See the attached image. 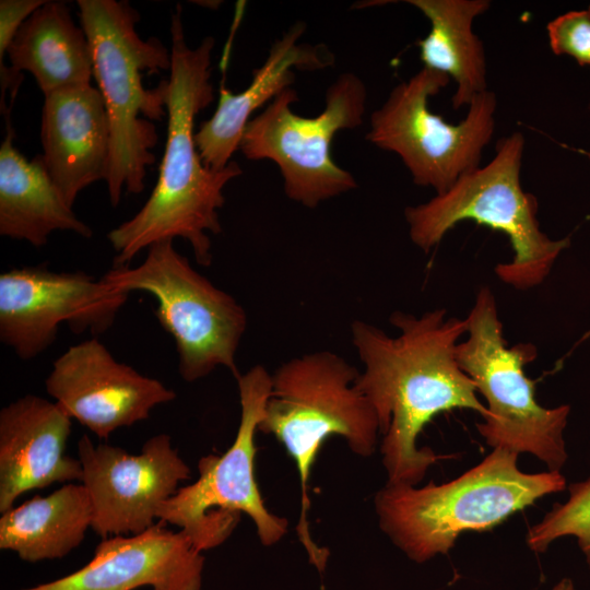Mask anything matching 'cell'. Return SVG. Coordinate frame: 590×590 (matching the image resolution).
<instances>
[{
	"label": "cell",
	"instance_id": "obj_1",
	"mask_svg": "<svg viewBox=\"0 0 590 590\" xmlns=\"http://www.w3.org/2000/svg\"><path fill=\"white\" fill-rule=\"evenodd\" d=\"M389 321L398 335L352 322V342L364 364L355 385L378 417L387 483L415 486L438 459L429 448H417L424 426L441 412L468 409L485 417L487 409L457 359L465 318L434 309L420 317L394 311Z\"/></svg>",
	"mask_w": 590,
	"mask_h": 590
},
{
	"label": "cell",
	"instance_id": "obj_2",
	"mask_svg": "<svg viewBox=\"0 0 590 590\" xmlns=\"http://www.w3.org/2000/svg\"><path fill=\"white\" fill-rule=\"evenodd\" d=\"M170 42L167 137L158 178L143 206L107 234L115 266H128L144 248L177 237L191 245L199 264L210 266L209 234L222 231L223 190L243 173L234 161L220 170L206 167L194 142L196 116L214 101L210 78L215 39L205 37L190 47L178 4L172 14Z\"/></svg>",
	"mask_w": 590,
	"mask_h": 590
},
{
	"label": "cell",
	"instance_id": "obj_3",
	"mask_svg": "<svg viewBox=\"0 0 590 590\" xmlns=\"http://www.w3.org/2000/svg\"><path fill=\"white\" fill-rule=\"evenodd\" d=\"M76 4L109 122L105 181L109 201L117 206L123 189L133 194L143 191L146 168L155 162L152 149L158 135L153 121L167 115L168 80L145 88L142 72L169 70L170 50L155 37L139 36L135 25L140 15L128 1L78 0Z\"/></svg>",
	"mask_w": 590,
	"mask_h": 590
},
{
	"label": "cell",
	"instance_id": "obj_4",
	"mask_svg": "<svg viewBox=\"0 0 590 590\" xmlns=\"http://www.w3.org/2000/svg\"><path fill=\"white\" fill-rule=\"evenodd\" d=\"M518 455L494 448L477 465L440 485L387 483L374 498L381 530L411 560L424 563L447 554L462 532L489 530L565 489L559 471L524 473Z\"/></svg>",
	"mask_w": 590,
	"mask_h": 590
},
{
	"label": "cell",
	"instance_id": "obj_5",
	"mask_svg": "<svg viewBox=\"0 0 590 590\" xmlns=\"http://www.w3.org/2000/svg\"><path fill=\"white\" fill-rule=\"evenodd\" d=\"M358 370L340 355L319 351L283 363L272 375L258 432L272 435L295 462L300 481V514L296 527L310 564L323 573L329 550L312 539L307 519V493L317 455L331 436L342 437L353 453H374L380 427L376 412L355 381Z\"/></svg>",
	"mask_w": 590,
	"mask_h": 590
},
{
	"label": "cell",
	"instance_id": "obj_6",
	"mask_svg": "<svg viewBox=\"0 0 590 590\" xmlns=\"http://www.w3.org/2000/svg\"><path fill=\"white\" fill-rule=\"evenodd\" d=\"M523 150L520 132L504 137L488 164L463 174L427 202L408 206L412 243L428 252L459 222L471 220L508 237L514 257L495 268L503 282L518 290L540 285L570 239H552L541 231L538 201L520 182Z\"/></svg>",
	"mask_w": 590,
	"mask_h": 590
},
{
	"label": "cell",
	"instance_id": "obj_7",
	"mask_svg": "<svg viewBox=\"0 0 590 590\" xmlns=\"http://www.w3.org/2000/svg\"><path fill=\"white\" fill-rule=\"evenodd\" d=\"M465 320L457 359L487 402L479 433L493 449L529 452L550 471H559L567 460L563 433L570 406L548 409L538 402L534 382L524 371L538 355L535 346L508 345L495 297L486 286L476 294Z\"/></svg>",
	"mask_w": 590,
	"mask_h": 590
},
{
	"label": "cell",
	"instance_id": "obj_8",
	"mask_svg": "<svg viewBox=\"0 0 590 590\" xmlns=\"http://www.w3.org/2000/svg\"><path fill=\"white\" fill-rule=\"evenodd\" d=\"M130 294L142 291L156 298L154 315L175 341L178 371L187 382L227 368L237 379L236 352L247 327L240 304L192 268L174 247L161 240L148 248L139 266H114L102 278Z\"/></svg>",
	"mask_w": 590,
	"mask_h": 590
},
{
	"label": "cell",
	"instance_id": "obj_9",
	"mask_svg": "<svg viewBox=\"0 0 590 590\" xmlns=\"http://www.w3.org/2000/svg\"><path fill=\"white\" fill-rule=\"evenodd\" d=\"M240 420L235 439L222 455L198 461L199 477L179 487L157 512V519L184 531L201 552L224 543L247 515L264 546L278 543L287 532V520L264 505L255 477V435L271 392L272 375L255 365L236 379Z\"/></svg>",
	"mask_w": 590,
	"mask_h": 590
},
{
	"label": "cell",
	"instance_id": "obj_10",
	"mask_svg": "<svg viewBox=\"0 0 590 590\" xmlns=\"http://www.w3.org/2000/svg\"><path fill=\"white\" fill-rule=\"evenodd\" d=\"M297 99L292 87L275 96L248 122L239 150L248 160L274 162L287 198L314 209L357 187L353 175L333 161L331 144L338 131L362 125L367 90L356 74L344 72L328 87L318 116L295 114L291 105Z\"/></svg>",
	"mask_w": 590,
	"mask_h": 590
},
{
	"label": "cell",
	"instance_id": "obj_11",
	"mask_svg": "<svg viewBox=\"0 0 590 590\" xmlns=\"http://www.w3.org/2000/svg\"><path fill=\"white\" fill-rule=\"evenodd\" d=\"M449 82L448 75L423 67L396 85L370 115L366 135L374 145L399 155L413 181L433 188L436 194L480 167L495 128L497 98L488 90L471 101L467 116L458 125L432 113L429 97Z\"/></svg>",
	"mask_w": 590,
	"mask_h": 590
},
{
	"label": "cell",
	"instance_id": "obj_12",
	"mask_svg": "<svg viewBox=\"0 0 590 590\" xmlns=\"http://www.w3.org/2000/svg\"><path fill=\"white\" fill-rule=\"evenodd\" d=\"M128 296L82 271L9 269L0 274V340L21 359L34 358L55 342L62 323L75 333L105 332Z\"/></svg>",
	"mask_w": 590,
	"mask_h": 590
},
{
	"label": "cell",
	"instance_id": "obj_13",
	"mask_svg": "<svg viewBox=\"0 0 590 590\" xmlns=\"http://www.w3.org/2000/svg\"><path fill=\"white\" fill-rule=\"evenodd\" d=\"M78 455L92 504L91 528L103 539L151 528L161 506L191 476L167 434L149 438L137 455L109 444L95 446L84 435Z\"/></svg>",
	"mask_w": 590,
	"mask_h": 590
},
{
	"label": "cell",
	"instance_id": "obj_14",
	"mask_svg": "<svg viewBox=\"0 0 590 590\" xmlns=\"http://www.w3.org/2000/svg\"><path fill=\"white\" fill-rule=\"evenodd\" d=\"M47 393L71 416L107 439L176 398L163 382L118 362L97 339L70 346L52 364Z\"/></svg>",
	"mask_w": 590,
	"mask_h": 590
},
{
	"label": "cell",
	"instance_id": "obj_15",
	"mask_svg": "<svg viewBox=\"0 0 590 590\" xmlns=\"http://www.w3.org/2000/svg\"><path fill=\"white\" fill-rule=\"evenodd\" d=\"M203 565L188 535L160 521L139 534L105 538L76 571L22 590H201Z\"/></svg>",
	"mask_w": 590,
	"mask_h": 590
},
{
	"label": "cell",
	"instance_id": "obj_16",
	"mask_svg": "<svg viewBox=\"0 0 590 590\" xmlns=\"http://www.w3.org/2000/svg\"><path fill=\"white\" fill-rule=\"evenodd\" d=\"M71 416L56 402L27 394L0 411V512L26 492L81 481L79 459L66 453Z\"/></svg>",
	"mask_w": 590,
	"mask_h": 590
},
{
	"label": "cell",
	"instance_id": "obj_17",
	"mask_svg": "<svg viewBox=\"0 0 590 590\" xmlns=\"http://www.w3.org/2000/svg\"><path fill=\"white\" fill-rule=\"evenodd\" d=\"M44 97L42 157L72 208L83 189L107 178L110 132L105 103L92 84L61 88Z\"/></svg>",
	"mask_w": 590,
	"mask_h": 590
},
{
	"label": "cell",
	"instance_id": "obj_18",
	"mask_svg": "<svg viewBox=\"0 0 590 590\" xmlns=\"http://www.w3.org/2000/svg\"><path fill=\"white\" fill-rule=\"evenodd\" d=\"M305 31V23L297 22L275 40L246 90L234 94L221 84L214 114L194 133L198 152L206 167L220 170L232 162L250 116L291 87L295 80L294 68L315 71L333 64L334 56L326 46L298 43Z\"/></svg>",
	"mask_w": 590,
	"mask_h": 590
},
{
	"label": "cell",
	"instance_id": "obj_19",
	"mask_svg": "<svg viewBox=\"0 0 590 590\" xmlns=\"http://www.w3.org/2000/svg\"><path fill=\"white\" fill-rule=\"evenodd\" d=\"M11 111L4 114L5 138L0 146V235L35 247L55 231L90 238L92 229L67 204L42 154L27 161L14 146Z\"/></svg>",
	"mask_w": 590,
	"mask_h": 590
},
{
	"label": "cell",
	"instance_id": "obj_20",
	"mask_svg": "<svg viewBox=\"0 0 590 590\" xmlns=\"http://www.w3.org/2000/svg\"><path fill=\"white\" fill-rule=\"evenodd\" d=\"M15 74L30 72L44 96L91 84L93 58L87 36L68 5L47 0L19 28L7 49Z\"/></svg>",
	"mask_w": 590,
	"mask_h": 590
},
{
	"label": "cell",
	"instance_id": "obj_21",
	"mask_svg": "<svg viewBox=\"0 0 590 590\" xmlns=\"http://www.w3.org/2000/svg\"><path fill=\"white\" fill-rule=\"evenodd\" d=\"M429 21V33L416 45L425 68L453 80L452 106L469 105L487 91L486 60L481 39L474 34V19L491 5L487 0H409Z\"/></svg>",
	"mask_w": 590,
	"mask_h": 590
},
{
	"label": "cell",
	"instance_id": "obj_22",
	"mask_svg": "<svg viewBox=\"0 0 590 590\" xmlns=\"http://www.w3.org/2000/svg\"><path fill=\"white\" fill-rule=\"evenodd\" d=\"M92 520L85 486L68 483L2 512L0 548L32 563L61 558L82 543Z\"/></svg>",
	"mask_w": 590,
	"mask_h": 590
},
{
	"label": "cell",
	"instance_id": "obj_23",
	"mask_svg": "<svg viewBox=\"0 0 590 590\" xmlns=\"http://www.w3.org/2000/svg\"><path fill=\"white\" fill-rule=\"evenodd\" d=\"M569 497L555 504L551 511L529 529L527 543L543 553L551 543L563 536H574L590 569V476L568 486Z\"/></svg>",
	"mask_w": 590,
	"mask_h": 590
},
{
	"label": "cell",
	"instance_id": "obj_24",
	"mask_svg": "<svg viewBox=\"0 0 590 590\" xmlns=\"http://www.w3.org/2000/svg\"><path fill=\"white\" fill-rule=\"evenodd\" d=\"M552 51L567 55L581 67L590 66V11L576 10L558 15L546 26Z\"/></svg>",
	"mask_w": 590,
	"mask_h": 590
},
{
	"label": "cell",
	"instance_id": "obj_25",
	"mask_svg": "<svg viewBox=\"0 0 590 590\" xmlns=\"http://www.w3.org/2000/svg\"><path fill=\"white\" fill-rule=\"evenodd\" d=\"M47 0H1L0 1V68L3 58L21 25Z\"/></svg>",
	"mask_w": 590,
	"mask_h": 590
},
{
	"label": "cell",
	"instance_id": "obj_26",
	"mask_svg": "<svg viewBox=\"0 0 590 590\" xmlns=\"http://www.w3.org/2000/svg\"><path fill=\"white\" fill-rule=\"evenodd\" d=\"M552 590H577V589L571 579L563 578L552 588Z\"/></svg>",
	"mask_w": 590,
	"mask_h": 590
},
{
	"label": "cell",
	"instance_id": "obj_27",
	"mask_svg": "<svg viewBox=\"0 0 590 590\" xmlns=\"http://www.w3.org/2000/svg\"><path fill=\"white\" fill-rule=\"evenodd\" d=\"M589 110H590V105H589ZM581 153H583L586 156H588V158L590 160V152L588 151H582V150H579Z\"/></svg>",
	"mask_w": 590,
	"mask_h": 590
},
{
	"label": "cell",
	"instance_id": "obj_28",
	"mask_svg": "<svg viewBox=\"0 0 590 590\" xmlns=\"http://www.w3.org/2000/svg\"><path fill=\"white\" fill-rule=\"evenodd\" d=\"M588 10L590 11V5H589Z\"/></svg>",
	"mask_w": 590,
	"mask_h": 590
}]
</instances>
